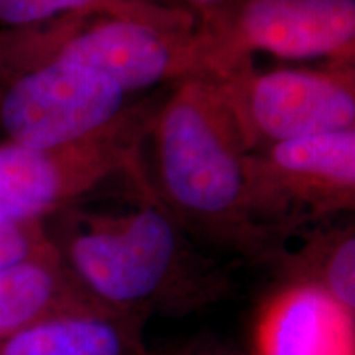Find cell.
<instances>
[{"label":"cell","instance_id":"6da1fadb","mask_svg":"<svg viewBox=\"0 0 355 355\" xmlns=\"http://www.w3.org/2000/svg\"><path fill=\"white\" fill-rule=\"evenodd\" d=\"M58 254L94 303L148 319L191 316L235 295L230 272L155 201L148 180L122 209L84 199L46 219Z\"/></svg>","mask_w":355,"mask_h":355},{"label":"cell","instance_id":"7a4b0ae2","mask_svg":"<svg viewBox=\"0 0 355 355\" xmlns=\"http://www.w3.org/2000/svg\"><path fill=\"white\" fill-rule=\"evenodd\" d=\"M150 191L186 234L216 250L273 266L290 241L252 209L245 137L216 79L176 84L146 137Z\"/></svg>","mask_w":355,"mask_h":355},{"label":"cell","instance_id":"3957f363","mask_svg":"<svg viewBox=\"0 0 355 355\" xmlns=\"http://www.w3.org/2000/svg\"><path fill=\"white\" fill-rule=\"evenodd\" d=\"M64 61L104 74L132 92L188 79H216L214 48L198 26L104 13H78L0 30V79Z\"/></svg>","mask_w":355,"mask_h":355},{"label":"cell","instance_id":"277c9868","mask_svg":"<svg viewBox=\"0 0 355 355\" xmlns=\"http://www.w3.org/2000/svg\"><path fill=\"white\" fill-rule=\"evenodd\" d=\"M165 92L130 102L109 125L50 150L0 144V219L46 220L112 178L144 173L146 137Z\"/></svg>","mask_w":355,"mask_h":355},{"label":"cell","instance_id":"5b68a950","mask_svg":"<svg viewBox=\"0 0 355 355\" xmlns=\"http://www.w3.org/2000/svg\"><path fill=\"white\" fill-rule=\"evenodd\" d=\"M250 152L282 141L355 132V71L329 64L259 71L248 64L216 79Z\"/></svg>","mask_w":355,"mask_h":355},{"label":"cell","instance_id":"8992f818","mask_svg":"<svg viewBox=\"0 0 355 355\" xmlns=\"http://www.w3.org/2000/svg\"><path fill=\"white\" fill-rule=\"evenodd\" d=\"M247 183L255 216L286 241L309 222L355 212V132L257 148Z\"/></svg>","mask_w":355,"mask_h":355},{"label":"cell","instance_id":"52a82bcc","mask_svg":"<svg viewBox=\"0 0 355 355\" xmlns=\"http://www.w3.org/2000/svg\"><path fill=\"white\" fill-rule=\"evenodd\" d=\"M217 78L254 64L259 53L355 71V0H248L207 30Z\"/></svg>","mask_w":355,"mask_h":355},{"label":"cell","instance_id":"ba28073f","mask_svg":"<svg viewBox=\"0 0 355 355\" xmlns=\"http://www.w3.org/2000/svg\"><path fill=\"white\" fill-rule=\"evenodd\" d=\"M112 79L53 61L0 79V130L33 150L74 144L119 117L130 102Z\"/></svg>","mask_w":355,"mask_h":355},{"label":"cell","instance_id":"9c48e42d","mask_svg":"<svg viewBox=\"0 0 355 355\" xmlns=\"http://www.w3.org/2000/svg\"><path fill=\"white\" fill-rule=\"evenodd\" d=\"M257 355H355L354 316L306 283H282L255 329Z\"/></svg>","mask_w":355,"mask_h":355},{"label":"cell","instance_id":"30bf717a","mask_svg":"<svg viewBox=\"0 0 355 355\" xmlns=\"http://www.w3.org/2000/svg\"><path fill=\"white\" fill-rule=\"evenodd\" d=\"M146 319L89 304L0 340V355H146Z\"/></svg>","mask_w":355,"mask_h":355},{"label":"cell","instance_id":"8fae6325","mask_svg":"<svg viewBox=\"0 0 355 355\" xmlns=\"http://www.w3.org/2000/svg\"><path fill=\"white\" fill-rule=\"evenodd\" d=\"M97 304L76 285L60 254L0 272V340L56 314Z\"/></svg>","mask_w":355,"mask_h":355},{"label":"cell","instance_id":"7c38bea8","mask_svg":"<svg viewBox=\"0 0 355 355\" xmlns=\"http://www.w3.org/2000/svg\"><path fill=\"white\" fill-rule=\"evenodd\" d=\"M282 283H306L355 316V225L308 230L273 265Z\"/></svg>","mask_w":355,"mask_h":355},{"label":"cell","instance_id":"4fadbf2b","mask_svg":"<svg viewBox=\"0 0 355 355\" xmlns=\"http://www.w3.org/2000/svg\"><path fill=\"white\" fill-rule=\"evenodd\" d=\"M78 13H104L163 25L196 26V20L188 10L157 0H0V30L24 28Z\"/></svg>","mask_w":355,"mask_h":355},{"label":"cell","instance_id":"5bb4252c","mask_svg":"<svg viewBox=\"0 0 355 355\" xmlns=\"http://www.w3.org/2000/svg\"><path fill=\"white\" fill-rule=\"evenodd\" d=\"M56 252L46 220L0 219V272Z\"/></svg>","mask_w":355,"mask_h":355},{"label":"cell","instance_id":"9a60e30c","mask_svg":"<svg viewBox=\"0 0 355 355\" xmlns=\"http://www.w3.org/2000/svg\"><path fill=\"white\" fill-rule=\"evenodd\" d=\"M245 2L248 0H176V6L188 10L196 19L198 28L207 32L229 19Z\"/></svg>","mask_w":355,"mask_h":355},{"label":"cell","instance_id":"2e32d148","mask_svg":"<svg viewBox=\"0 0 355 355\" xmlns=\"http://www.w3.org/2000/svg\"><path fill=\"white\" fill-rule=\"evenodd\" d=\"M155 354V352H153ZM155 355H247L242 350L232 347V345L217 340L214 337L201 336L198 339L188 340L183 345L168 350V352H158Z\"/></svg>","mask_w":355,"mask_h":355},{"label":"cell","instance_id":"e0dca14e","mask_svg":"<svg viewBox=\"0 0 355 355\" xmlns=\"http://www.w3.org/2000/svg\"><path fill=\"white\" fill-rule=\"evenodd\" d=\"M146 355H155L153 352H150V350H148V354H146Z\"/></svg>","mask_w":355,"mask_h":355}]
</instances>
